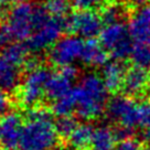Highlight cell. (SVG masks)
<instances>
[{
  "label": "cell",
  "instance_id": "cell-1",
  "mask_svg": "<svg viewBox=\"0 0 150 150\" xmlns=\"http://www.w3.org/2000/svg\"><path fill=\"white\" fill-rule=\"evenodd\" d=\"M76 96V115L85 120L99 117L107 106L108 92L103 79L97 74L89 73L81 79L74 87Z\"/></svg>",
  "mask_w": 150,
  "mask_h": 150
},
{
  "label": "cell",
  "instance_id": "cell-2",
  "mask_svg": "<svg viewBox=\"0 0 150 150\" xmlns=\"http://www.w3.org/2000/svg\"><path fill=\"white\" fill-rule=\"evenodd\" d=\"M50 17L44 6L24 1L11 8L1 27L9 33L13 42H20L28 40Z\"/></svg>",
  "mask_w": 150,
  "mask_h": 150
},
{
  "label": "cell",
  "instance_id": "cell-3",
  "mask_svg": "<svg viewBox=\"0 0 150 150\" xmlns=\"http://www.w3.org/2000/svg\"><path fill=\"white\" fill-rule=\"evenodd\" d=\"M59 139L52 119L27 120L22 127L18 150H51Z\"/></svg>",
  "mask_w": 150,
  "mask_h": 150
},
{
  "label": "cell",
  "instance_id": "cell-4",
  "mask_svg": "<svg viewBox=\"0 0 150 150\" xmlns=\"http://www.w3.org/2000/svg\"><path fill=\"white\" fill-rule=\"evenodd\" d=\"M51 74L41 66L28 71L19 91V99L22 106L30 108L37 106L45 94V85Z\"/></svg>",
  "mask_w": 150,
  "mask_h": 150
},
{
  "label": "cell",
  "instance_id": "cell-5",
  "mask_svg": "<svg viewBox=\"0 0 150 150\" xmlns=\"http://www.w3.org/2000/svg\"><path fill=\"white\" fill-rule=\"evenodd\" d=\"M66 18L50 17L43 24L33 32L27 40L29 51L41 52L47 47H53L62 38V33L66 31Z\"/></svg>",
  "mask_w": 150,
  "mask_h": 150
},
{
  "label": "cell",
  "instance_id": "cell-6",
  "mask_svg": "<svg viewBox=\"0 0 150 150\" xmlns=\"http://www.w3.org/2000/svg\"><path fill=\"white\" fill-rule=\"evenodd\" d=\"M106 114L112 122L119 126L135 129L139 125V105L128 95H117L108 100Z\"/></svg>",
  "mask_w": 150,
  "mask_h": 150
},
{
  "label": "cell",
  "instance_id": "cell-7",
  "mask_svg": "<svg viewBox=\"0 0 150 150\" xmlns=\"http://www.w3.org/2000/svg\"><path fill=\"white\" fill-rule=\"evenodd\" d=\"M66 31L82 39H94L103 30V19L94 11H77L65 19Z\"/></svg>",
  "mask_w": 150,
  "mask_h": 150
},
{
  "label": "cell",
  "instance_id": "cell-8",
  "mask_svg": "<svg viewBox=\"0 0 150 150\" xmlns=\"http://www.w3.org/2000/svg\"><path fill=\"white\" fill-rule=\"evenodd\" d=\"M84 43L83 39L77 35H67L61 38L51 47L49 59L54 65L60 67L73 65L76 60H81Z\"/></svg>",
  "mask_w": 150,
  "mask_h": 150
},
{
  "label": "cell",
  "instance_id": "cell-9",
  "mask_svg": "<svg viewBox=\"0 0 150 150\" xmlns=\"http://www.w3.org/2000/svg\"><path fill=\"white\" fill-rule=\"evenodd\" d=\"M22 119L17 112H7L0 120L1 145L5 150L19 149L22 132Z\"/></svg>",
  "mask_w": 150,
  "mask_h": 150
},
{
  "label": "cell",
  "instance_id": "cell-10",
  "mask_svg": "<svg viewBox=\"0 0 150 150\" xmlns=\"http://www.w3.org/2000/svg\"><path fill=\"white\" fill-rule=\"evenodd\" d=\"M128 29L135 42L150 45V6H142L132 14Z\"/></svg>",
  "mask_w": 150,
  "mask_h": 150
},
{
  "label": "cell",
  "instance_id": "cell-11",
  "mask_svg": "<svg viewBox=\"0 0 150 150\" xmlns=\"http://www.w3.org/2000/svg\"><path fill=\"white\" fill-rule=\"evenodd\" d=\"M150 83V74L147 69L134 66L127 70L122 89L126 95L134 97L144 93Z\"/></svg>",
  "mask_w": 150,
  "mask_h": 150
},
{
  "label": "cell",
  "instance_id": "cell-12",
  "mask_svg": "<svg viewBox=\"0 0 150 150\" xmlns=\"http://www.w3.org/2000/svg\"><path fill=\"white\" fill-rule=\"evenodd\" d=\"M126 67L120 61H112L103 66L102 79L109 93H118L124 86Z\"/></svg>",
  "mask_w": 150,
  "mask_h": 150
},
{
  "label": "cell",
  "instance_id": "cell-13",
  "mask_svg": "<svg viewBox=\"0 0 150 150\" xmlns=\"http://www.w3.org/2000/svg\"><path fill=\"white\" fill-rule=\"evenodd\" d=\"M129 29L124 22H116V23L106 24L99 34V42L102 43L106 50L110 51L114 47L124 42L125 40L129 39Z\"/></svg>",
  "mask_w": 150,
  "mask_h": 150
},
{
  "label": "cell",
  "instance_id": "cell-14",
  "mask_svg": "<svg viewBox=\"0 0 150 150\" xmlns=\"http://www.w3.org/2000/svg\"><path fill=\"white\" fill-rule=\"evenodd\" d=\"M20 83V66L9 61L4 54H0V89L13 92Z\"/></svg>",
  "mask_w": 150,
  "mask_h": 150
},
{
  "label": "cell",
  "instance_id": "cell-15",
  "mask_svg": "<svg viewBox=\"0 0 150 150\" xmlns=\"http://www.w3.org/2000/svg\"><path fill=\"white\" fill-rule=\"evenodd\" d=\"M81 61L88 66H104L108 63V53L102 43L89 39L84 43Z\"/></svg>",
  "mask_w": 150,
  "mask_h": 150
},
{
  "label": "cell",
  "instance_id": "cell-16",
  "mask_svg": "<svg viewBox=\"0 0 150 150\" xmlns=\"http://www.w3.org/2000/svg\"><path fill=\"white\" fill-rule=\"evenodd\" d=\"M73 82L74 81L62 73V71L51 74L45 85V95L53 100L61 98L73 89Z\"/></svg>",
  "mask_w": 150,
  "mask_h": 150
},
{
  "label": "cell",
  "instance_id": "cell-17",
  "mask_svg": "<svg viewBox=\"0 0 150 150\" xmlns=\"http://www.w3.org/2000/svg\"><path fill=\"white\" fill-rule=\"evenodd\" d=\"M114 129L107 126H99L94 129L91 150H114L116 147Z\"/></svg>",
  "mask_w": 150,
  "mask_h": 150
},
{
  "label": "cell",
  "instance_id": "cell-18",
  "mask_svg": "<svg viewBox=\"0 0 150 150\" xmlns=\"http://www.w3.org/2000/svg\"><path fill=\"white\" fill-rule=\"evenodd\" d=\"M94 129L88 124L79 125L69 138L71 147L75 150H91Z\"/></svg>",
  "mask_w": 150,
  "mask_h": 150
},
{
  "label": "cell",
  "instance_id": "cell-19",
  "mask_svg": "<svg viewBox=\"0 0 150 150\" xmlns=\"http://www.w3.org/2000/svg\"><path fill=\"white\" fill-rule=\"evenodd\" d=\"M28 53L29 49L25 44L13 42L7 47H5L1 54H4L9 61L14 63L16 65L21 66L25 64L28 61Z\"/></svg>",
  "mask_w": 150,
  "mask_h": 150
},
{
  "label": "cell",
  "instance_id": "cell-20",
  "mask_svg": "<svg viewBox=\"0 0 150 150\" xmlns=\"http://www.w3.org/2000/svg\"><path fill=\"white\" fill-rule=\"evenodd\" d=\"M76 109V96L74 93V87L69 94L61 98L56 99L52 106V112L56 116H69Z\"/></svg>",
  "mask_w": 150,
  "mask_h": 150
},
{
  "label": "cell",
  "instance_id": "cell-21",
  "mask_svg": "<svg viewBox=\"0 0 150 150\" xmlns=\"http://www.w3.org/2000/svg\"><path fill=\"white\" fill-rule=\"evenodd\" d=\"M130 59L135 66L148 69L150 67V45L144 43L134 44Z\"/></svg>",
  "mask_w": 150,
  "mask_h": 150
},
{
  "label": "cell",
  "instance_id": "cell-22",
  "mask_svg": "<svg viewBox=\"0 0 150 150\" xmlns=\"http://www.w3.org/2000/svg\"><path fill=\"white\" fill-rule=\"evenodd\" d=\"M55 129L59 137L63 139H69L70 136L73 134V131L77 128L79 122L72 115L69 116H61L56 119L55 122Z\"/></svg>",
  "mask_w": 150,
  "mask_h": 150
},
{
  "label": "cell",
  "instance_id": "cell-23",
  "mask_svg": "<svg viewBox=\"0 0 150 150\" xmlns=\"http://www.w3.org/2000/svg\"><path fill=\"white\" fill-rule=\"evenodd\" d=\"M125 14H126V9L122 5L112 4V5L104 7L100 17L105 24H112L116 22H122Z\"/></svg>",
  "mask_w": 150,
  "mask_h": 150
},
{
  "label": "cell",
  "instance_id": "cell-24",
  "mask_svg": "<svg viewBox=\"0 0 150 150\" xmlns=\"http://www.w3.org/2000/svg\"><path fill=\"white\" fill-rule=\"evenodd\" d=\"M43 6L47 13L55 18H65L71 8L69 0H45Z\"/></svg>",
  "mask_w": 150,
  "mask_h": 150
},
{
  "label": "cell",
  "instance_id": "cell-25",
  "mask_svg": "<svg viewBox=\"0 0 150 150\" xmlns=\"http://www.w3.org/2000/svg\"><path fill=\"white\" fill-rule=\"evenodd\" d=\"M72 5L79 11H94L105 5V0H72Z\"/></svg>",
  "mask_w": 150,
  "mask_h": 150
},
{
  "label": "cell",
  "instance_id": "cell-26",
  "mask_svg": "<svg viewBox=\"0 0 150 150\" xmlns=\"http://www.w3.org/2000/svg\"><path fill=\"white\" fill-rule=\"evenodd\" d=\"M139 125L144 129H150V99L139 105Z\"/></svg>",
  "mask_w": 150,
  "mask_h": 150
},
{
  "label": "cell",
  "instance_id": "cell-27",
  "mask_svg": "<svg viewBox=\"0 0 150 150\" xmlns=\"http://www.w3.org/2000/svg\"><path fill=\"white\" fill-rule=\"evenodd\" d=\"M141 144L136 138H128L126 140L119 141L114 150H141Z\"/></svg>",
  "mask_w": 150,
  "mask_h": 150
},
{
  "label": "cell",
  "instance_id": "cell-28",
  "mask_svg": "<svg viewBox=\"0 0 150 150\" xmlns=\"http://www.w3.org/2000/svg\"><path fill=\"white\" fill-rule=\"evenodd\" d=\"M114 134H115V137H116L117 141H122L132 137V135H134V129L118 125V127H116L114 129Z\"/></svg>",
  "mask_w": 150,
  "mask_h": 150
},
{
  "label": "cell",
  "instance_id": "cell-29",
  "mask_svg": "<svg viewBox=\"0 0 150 150\" xmlns=\"http://www.w3.org/2000/svg\"><path fill=\"white\" fill-rule=\"evenodd\" d=\"M9 98L6 92L0 89V116H5L9 109Z\"/></svg>",
  "mask_w": 150,
  "mask_h": 150
},
{
  "label": "cell",
  "instance_id": "cell-30",
  "mask_svg": "<svg viewBox=\"0 0 150 150\" xmlns=\"http://www.w3.org/2000/svg\"><path fill=\"white\" fill-rule=\"evenodd\" d=\"M61 71L62 73H64L67 77H70L71 80L73 81L76 80V77L79 75V70L74 65H67V66H64V67H61Z\"/></svg>",
  "mask_w": 150,
  "mask_h": 150
},
{
  "label": "cell",
  "instance_id": "cell-31",
  "mask_svg": "<svg viewBox=\"0 0 150 150\" xmlns=\"http://www.w3.org/2000/svg\"><path fill=\"white\" fill-rule=\"evenodd\" d=\"M130 1L132 5L138 6V7H142V6H145L147 4L148 0H130Z\"/></svg>",
  "mask_w": 150,
  "mask_h": 150
},
{
  "label": "cell",
  "instance_id": "cell-32",
  "mask_svg": "<svg viewBox=\"0 0 150 150\" xmlns=\"http://www.w3.org/2000/svg\"><path fill=\"white\" fill-rule=\"evenodd\" d=\"M25 0H7V4H12V5H18L21 2H24Z\"/></svg>",
  "mask_w": 150,
  "mask_h": 150
},
{
  "label": "cell",
  "instance_id": "cell-33",
  "mask_svg": "<svg viewBox=\"0 0 150 150\" xmlns=\"http://www.w3.org/2000/svg\"><path fill=\"white\" fill-rule=\"evenodd\" d=\"M144 137H145V139L147 141H150V129H145Z\"/></svg>",
  "mask_w": 150,
  "mask_h": 150
},
{
  "label": "cell",
  "instance_id": "cell-34",
  "mask_svg": "<svg viewBox=\"0 0 150 150\" xmlns=\"http://www.w3.org/2000/svg\"><path fill=\"white\" fill-rule=\"evenodd\" d=\"M5 4H7V0H0V7H2Z\"/></svg>",
  "mask_w": 150,
  "mask_h": 150
},
{
  "label": "cell",
  "instance_id": "cell-35",
  "mask_svg": "<svg viewBox=\"0 0 150 150\" xmlns=\"http://www.w3.org/2000/svg\"><path fill=\"white\" fill-rule=\"evenodd\" d=\"M141 150H150V147H145V148H142Z\"/></svg>",
  "mask_w": 150,
  "mask_h": 150
},
{
  "label": "cell",
  "instance_id": "cell-36",
  "mask_svg": "<svg viewBox=\"0 0 150 150\" xmlns=\"http://www.w3.org/2000/svg\"><path fill=\"white\" fill-rule=\"evenodd\" d=\"M0 141H1V135H0Z\"/></svg>",
  "mask_w": 150,
  "mask_h": 150
},
{
  "label": "cell",
  "instance_id": "cell-37",
  "mask_svg": "<svg viewBox=\"0 0 150 150\" xmlns=\"http://www.w3.org/2000/svg\"><path fill=\"white\" fill-rule=\"evenodd\" d=\"M0 150H1V149H0Z\"/></svg>",
  "mask_w": 150,
  "mask_h": 150
}]
</instances>
